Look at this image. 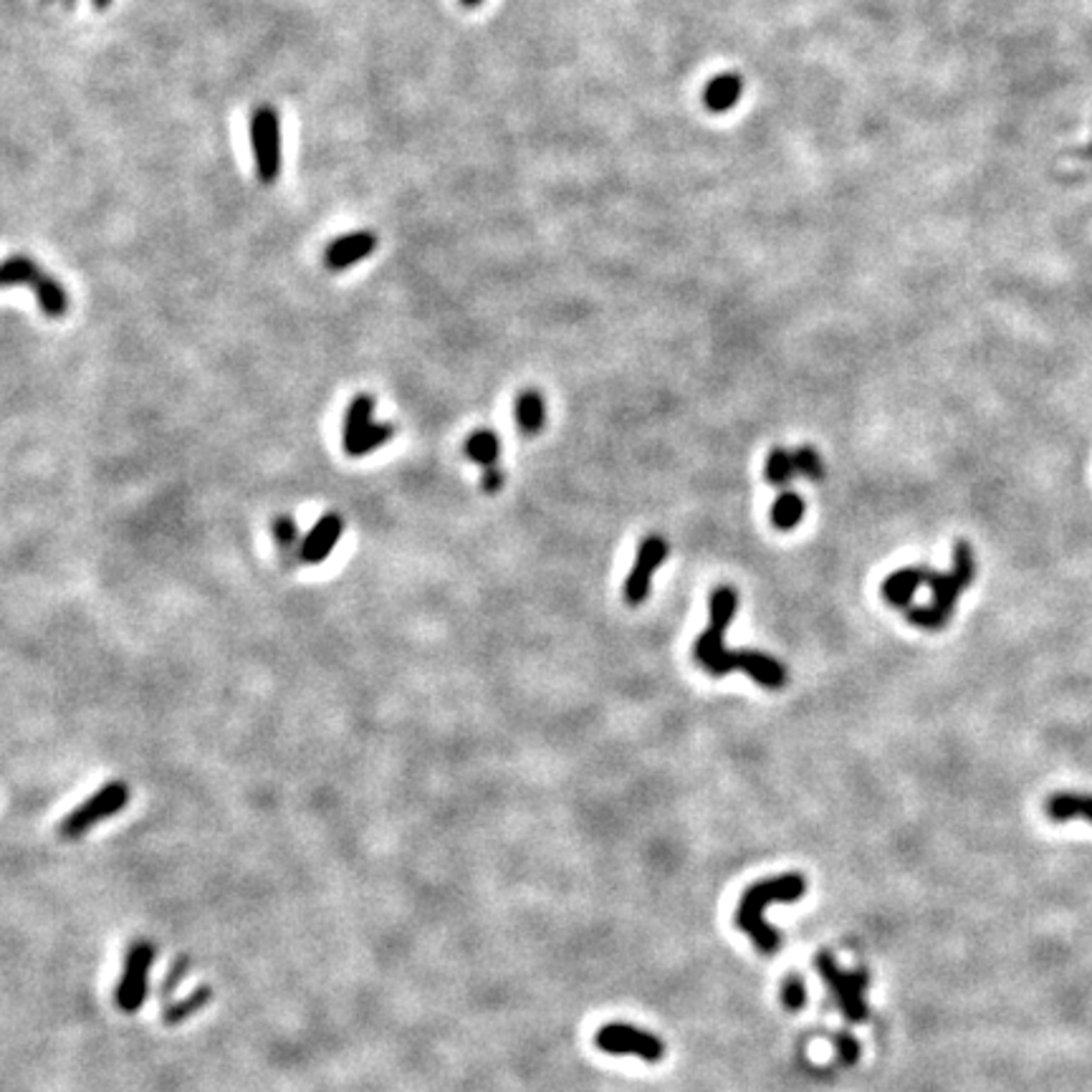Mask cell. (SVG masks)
Here are the masks:
<instances>
[{
    "instance_id": "cell-1",
    "label": "cell",
    "mask_w": 1092,
    "mask_h": 1092,
    "mask_svg": "<svg viewBox=\"0 0 1092 1092\" xmlns=\"http://www.w3.org/2000/svg\"><path fill=\"white\" fill-rule=\"evenodd\" d=\"M976 580V554L969 542H956L951 570L936 572L928 570L926 584L931 589L933 599L921 608H908V620L919 625L921 630L938 632L951 622L959 597L971 587Z\"/></svg>"
},
{
    "instance_id": "cell-2",
    "label": "cell",
    "mask_w": 1092,
    "mask_h": 1092,
    "mask_svg": "<svg viewBox=\"0 0 1092 1092\" xmlns=\"http://www.w3.org/2000/svg\"><path fill=\"white\" fill-rule=\"evenodd\" d=\"M807 893L805 878L789 872V875L772 878V881H762L756 886H751L744 893L739 903V913H736V923H739L741 931L756 943V948L764 956L777 953L779 946V933L777 928H772L764 919V910L772 903H794L802 895Z\"/></svg>"
},
{
    "instance_id": "cell-3",
    "label": "cell",
    "mask_w": 1092,
    "mask_h": 1092,
    "mask_svg": "<svg viewBox=\"0 0 1092 1092\" xmlns=\"http://www.w3.org/2000/svg\"><path fill=\"white\" fill-rule=\"evenodd\" d=\"M736 610H739V594H736L734 587L713 589L711 622H708L706 632L696 640V660L713 678H724V675L734 673V670H741V663H744V650L734 653V650L724 646V635L729 630L731 620H734Z\"/></svg>"
},
{
    "instance_id": "cell-4",
    "label": "cell",
    "mask_w": 1092,
    "mask_h": 1092,
    "mask_svg": "<svg viewBox=\"0 0 1092 1092\" xmlns=\"http://www.w3.org/2000/svg\"><path fill=\"white\" fill-rule=\"evenodd\" d=\"M129 802V786L124 782H112L102 786L96 794H91L84 805L76 807L59 824V837L62 840H79L96 827L100 822H107L109 817L119 815Z\"/></svg>"
},
{
    "instance_id": "cell-5",
    "label": "cell",
    "mask_w": 1092,
    "mask_h": 1092,
    "mask_svg": "<svg viewBox=\"0 0 1092 1092\" xmlns=\"http://www.w3.org/2000/svg\"><path fill=\"white\" fill-rule=\"evenodd\" d=\"M152 961H155V943L147 941V938L134 941L127 956H124L122 979H119L117 991H114V1002L124 1014H134L145 1004Z\"/></svg>"
},
{
    "instance_id": "cell-6",
    "label": "cell",
    "mask_w": 1092,
    "mask_h": 1092,
    "mask_svg": "<svg viewBox=\"0 0 1092 1092\" xmlns=\"http://www.w3.org/2000/svg\"><path fill=\"white\" fill-rule=\"evenodd\" d=\"M817 969L819 974H822V979L827 981L834 1002L843 1009L845 1019H850V1022H862V1019H867V1007L865 999H862L867 984L865 971L853 974V971L837 969V964H834V959L829 953L817 956Z\"/></svg>"
},
{
    "instance_id": "cell-7",
    "label": "cell",
    "mask_w": 1092,
    "mask_h": 1092,
    "mask_svg": "<svg viewBox=\"0 0 1092 1092\" xmlns=\"http://www.w3.org/2000/svg\"><path fill=\"white\" fill-rule=\"evenodd\" d=\"M250 142H254L256 172L261 183L271 185L281 172V132H278V114L271 107L256 109L250 119Z\"/></svg>"
},
{
    "instance_id": "cell-8",
    "label": "cell",
    "mask_w": 1092,
    "mask_h": 1092,
    "mask_svg": "<svg viewBox=\"0 0 1092 1092\" xmlns=\"http://www.w3.org/2000/svg\"><path fill=\"white\" fill-rule=\"evenodd\" d=\"M594 1042H597V1047L602 1052H608V1055H617V1057H640L646 1059V1062H658V1059H663V1042L658 1040L655 1035H650V1031H642L637 1029V1026H630V1024H608L602 1026V1029L597 1031V1037H594Z\"/></svg>"
},
{
    "instance_id": "cell-9",
    "label": "cell",
    "mask_w": 1092,
    "mask_h": 1092,
    "mask_svg": "<svg viewBox=\"0 0 1092 1092\" xmlns=\"http://www.w3.org/2000/svg\"><path fill=\"white\" fill-rule=\"evenodd\" d=\"M668 554H670V546L663 537L642 539L640 549H637L635 567H632L630 577L625 580V589H622L627 604L637 608V604L646 602V599L650 597V589H653L655 572H658L660 564L668 559Z\"/></svg>"
},
{
    "instance_id": "cell-10",
    "label": "cell",
    "mask_w": 1092,
    "mask_h": 1092,
    "mask_svg": "<svg viewBox=\"0 0 1092 1092\" xmlns=\"http://www.w3.org/2000/svg\"><path fill=\"white\" fill-rule=\"evenodd\" d=\"M344 532V521L340 513H324L319 521L311 526V532L304 537V542L299 544V559L304 564H319L326 556L332 554L337 542H340Z\"/></svg>"
},
{
    "instance_id": "cell-11",
    "label": "cell",
    "mask_w": 1092,
    "mask_h": 1092,
    "mask_svg": "<svg viewBox=\"0 0 1092 1092\" xmlns=\"http://www.w3.org/2000/svg\"><path fill=\"white\" fill-rule=\"evenodd\" d=\"M375 248H377L375 233H369V231L347 233V236L335 238L329 245H326L324 261L332 271H342V269H349V266H354L357 261L373 256Z\"/></svg>"
},
{
    "instance_id": "cell-12",
    "label": "cell",
    "mask_w": 1092,
    "mask_h": 1092,
    "mask_svg": "<svg viewBox=\"0 0 1092 1092\" xmlns=\"http://www.w3.org/2000/svg\"><path fill=\"white\" fill-rule=\"evenodd\" d=\"M926 575H928V567H923V564L903 567V570L893 572V575L883 580V587H881L883 599H886L888 604H893V608L908 610L910 602H913L915 592H919V587L926 584Z\"/></svg>"
},
{
    "instance_id": "cell-13",
    "label": "cell",
    "mask_w": 1092,
    "mask_h": 1092,
    "mask_svg": "<svg viewBox=\"0 0 1092 1092\" xmlns=\"http://www.w3.org/2000/svg\"><path fill=\"white\" fill-rule=\"evenodd\" d=\"M741 670H744L746 675H751L758 686L769 688V691H782L786 680H789L786 668L777 658H772V655L767 653H756V650H744Z\"/></svg>"
},
{
    "instance_id": "cell-14",
    "label": "cell",
    "mask_w": 1092,
    "mask_h": 1092,
    "mask_svg": "<svg viewBox=\"0 0 1092 1092\" xmlns=\"http://www.w3.org/2000/svg\"><path fill=\"white\" fill-rule=\"evenodd\" d=\"M1045 815L1052 822H1072V819H1085L1092 824V794H1078V791H1059L1045 802Z\"/></svg>"
},
{
    "instance_id": "cell-15",
    "label": "cell",
    "mask_w": 1092,
    "mask_h": 1092,
    "mask_svg": "<svg viewBox=\"0 0 1092 1092\" xmlns=\"http://www.w3.org/2000/svg\"><path fill=\"white\" fill-rule=\"evenodd\" d=\"M744 94V79L739 74H718L711 84L703 89V104L708 112H729L739 104Z\"/></svg>"
},
{
    "instance_id": "cell-16",
    "label": "cell",
    "mask_w": 1092,
    "mask_h": 1092,
    "mask_svg": "<svg viewBox=\"0 0 1092 1092\" xmlns=\"http://www.w3.org/2000/svg\"><path fill=\"white\" fill-rule=\"evenodd\" d=\"M373 413H375L373 395L354 397L352 405H349L347 410V418H344V451L357 445V440L367 433V428L373 425Z\"/></svg>"
},
{
    "instance_id": "cell-17",
    "label": "cell",
    "mask_w": 1092,
    "mask_h": 1092,
    "mask_svg": "<svg viewBox=\"0 0 1092 1092\" xmlns=\"http://www.w3.org/2000/svg\"><path fill=\"white\" fill-rule=\"evenodd\" d=\"M546 407L544 397L537 390H526L516 400V425L521 435H539L544 428Z\"/></svg>"
},
{
    "instance_id": "cell-18",
    "label": "cell",
    "mask_w": 1092,
    "mask_h": 1092,
    "mask_svg": "<svg viewBox=\"0 0 1092 1092\" xmlns=\"http://www.w3.org/2000/svg\"><path fill=\"white\" fill-rule=\"evenodd\" d=\"M34 291L38 299V307H41L43 314L51 316V319H59V316H64L69 311L67 291H64L62 283L53 281V278L46 276V273H41V276L36 278Z\"/></svg>"
},
{
    "instance_id": "cell-19",
    "label": "cell",
    "mask_w": 1092,
    "mask_h": 1092,
    "mask_svg": "<svg viewBox=\"0 0 1092 1092\" xmlns=\"http://www.w3.org/2000/svg\"><path fill=\"white\" fill-rule=\"evenodd\" d=\"M212 999V991L210 986H198L193 993H188L185 999H180V1002H172L167 1004L165 1012H162V1024L165 1026H180L183 1022H188L193 1014L203 1012V1007H207V1002Z\"/></svg>"
},
{
    "instance_id": "cell-20",
    "label": "cell",
    "mask_w": 1092,
    "mask_h": 1092,
    "mask_svg": "<svg viewBox=\"0 0 1092 1092\" xmlns=\"http://www.w3.org/2000/svg\"><path fill=\"white\" fill-rule=\"evenodd\" d=\"M501 453V440L494 430H478L466 440V456L476 461L480 468L496 466Z\"/></svg>"
},
{
    "instance_id": "cell-21",
    "label": "cell",
    "mask_w": 1092,
    "mask_h": 1092,
    "mask_svg": "<svg viewBox=\"0 0 1092 1092\" xmlns=\"http://www.w3.org/2000/svg\"><path fill=\"white\" fill-rule=\"evenodd\" d=\"M41 276L36 261L29 256H10V259L0 261V286H21V283H31L34 286L36 278Z\"/></svg>"
},
{
    "instance_id": "cell-22",
    "label": "cell",
    "mask_w": 1092,
    "mask_h": 1092,
    "mask_svg": "<svg viewBox=\"0 0 1092 1092\" xmlns=\"http://www.w3.org/2000/svg\"><path fill=\"white\" fill-rule=\"evenodd\" d=\"M805 516V499L794 491H786L772 506V521L779 532H791Z\"/></svg>"
},
{
    "instance_id": "cell-23",
    "label": "cell",
    "mask_w": 1092,
    "mask_h": 1092,
    "mask_svg": "<svg viewBox=\"0 0 1092 1092\" xmlns=\"http://www.w3.org/2000/svg\"><path fill=\"white\" fill-rule=\"evenodd\" d=\"M764 476H767L769 483H774V485H789V480L796 476L794 453L784 451V447H774L767 458Z\"/></svg>"
},
{
    "instance_id": "cell-24",
    "label": "cell",
    "mask_w": 1092,
    "mask_h": 1092,
    "mask_svg": "<svg viewBox=\"0 0 1092 1092\" xmlns=\"http://www.w3.org/2000/svg\"><path fill=\"white\" fill-rule=\"evenodd\" d=\"M392 435H395V425L390 423H373L367 428V433L362 435V438L357 440V445L349 447V456L359 458V456H367V453L377 451L380 445H385L387 440H392Z\"/></svg>"
},
{
    "instance_id": "cell-25",
    "label": "cell",
    "mask_w": 1092,
    "mask_h": 1092,
    "mask_svg": "<svg viewBox=\"0 0 1092 1092\" xmlns=\"http://www.w3.org/2000/svg\"><path fill=\"white\" fill-rule=\"evenodd\" d=\"M794 466H796V473L810 480H822L824 476V466H822V458H819V453L815 451L812 445H802L794 451Z\"/></svg>"
},
{
    "instance_id": "cell-26",
    "label": "cell",
    "mask_w": 1092,
    "mask_h": 1092,
    "mask_svg": "<svg viewBox=\"0 0 1092 1092\" xmlns=\"http://www.w3.org/2000/svg\"><path fill=\"white\" fill-rule=\"evenodd\" d=\"M273 537H276L278 549L288 554V551L297 546V537H299L297 521H294L291 516H278L276 521H273Z\"/></svg>"
},
{
    "instance_id": "cell-27",
    "label": "cell",
    "mask_w": 1092,
    "mask_h": 1092,
    "mask_svg": "<svg viewBox=\"0 0 1092 1092\" xmlns=\"http://www.w3.org/2000/svg\"><path fill=\"white\" fill-rule=\"evenodd\" d=\"M784 1004L789 1009H802L807 1002V989H805V981L800 979V976H789V979L784 981V993H782Z\"/></svg>"
},
{
    "instance_id": "cell-28",
    "label": "cell",
    "mask_w": 1092,
    "mask_h": 1092,
    "mask_svg": "<svg viewBox=\"0 0 1092 1092\" xmlns=\"http://www.w3.org/2000/svg\"><path fill=\"white\" fill-rule=\"evenodd\" d=\"M185 969H188V959H178V961H174V966L170 969V974H167V976H165V981H162L160 999H167L174 989H178L180 981L185 979Z\"/></svg>"
},
{
    "instance_id": "cell-29",
    "label": "cell",
    "mask_w": 1092,
    "mask_h": 1092,
    "mask_svg": "<svg viewBox=\"0 0 1092 1092\" xmlns=\"http://www.w3.org/2000/svg\"><path fill=\"white\" fill-rule=\"evenodd\" d=\"M480 489L485 491V494H499L501 489H504V471L496 466L491 468H483V478H480Z\"/></svg>"
},
{
    "instance_id": "cell-30",
    "label": "cell",
    "mask_w": 1092,
    "mask_h": 1092,
    "mask_svg": "<svg viewBox=\"0 0 1092 1092\" xmlns=\"http://www.w3.org/2000/svg\"><path fill=\"white\" fill-rule=\"evenodd\" d=\"M834 1042H837L840 1055H843L845 1062L853 1064L855 1059H857V1052H860V1047H857V1042L853 1040V1037H850V1035H837V1037H834Z\"/></svg>"
},
{
    "instance_id": "cell-31",
    "label": "cell",
    "mask_w": 1092,
    "mask_h": 1092,
    "mask_svg": "<svg viewBox=\"0 0 1092 1092\" xmlns=\"http://www.w3.org/2000/svg\"><path fill=\"white\" fill-rule=\"evenodd\" d=\"M461 3L466 5V8H476V5H480V0H461Z\"/></svg>"
},
{
    "instance_id": "cell-32",
    "label": "cell",
    "mask_w": 1092,
    "mask_h": 1092,
    "mask_svg": "<svg viewBox=\"0 0 1092 1092\" xmlns=\"http://www.w3.org/2000/svg\"><path fill=\"white\" fill-rule=\"evenodd\" d=\"M94 5H96V10H104V8H109V0H94Z\"/></svg>"
}]
</instances>
